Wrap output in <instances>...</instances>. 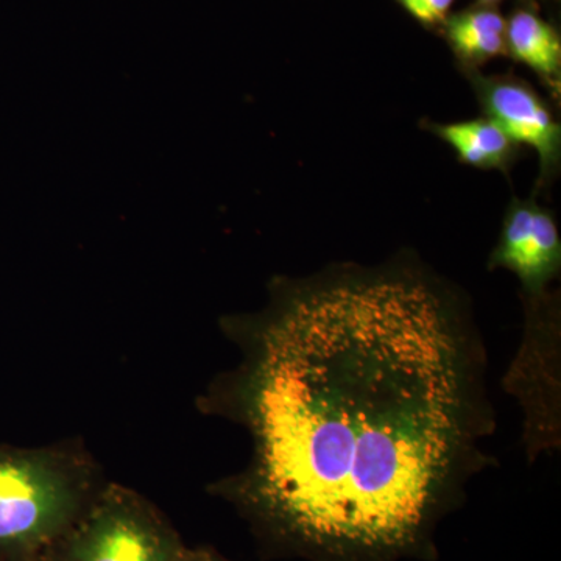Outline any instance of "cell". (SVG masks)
Instances as JSON below:
<instances>
[{
  "label": "cell",
  "mask_w": 561,
  "mask_h": 561,
  "mask_svg": "<svg viewBox=\"0 0 561 561\" xmlns=\"http://www.w3.org/2000/svg\"><path fill=\"white\" fill-rule=\"evenodd\" d=\"M481 98L486 117L512 144H524L537 151L542 169L559 161L560 125L529 87L518 81L486 80L481 83Z\"/></svg>",
  "instance_id": "5b68a950"
},
{
  "label": "cell",
  "mask_w": 561,
  "mask_h": 561,
  "mask_svg": "<svg viewBox=\"0 0 561 561\" xmlns=\"http://www.w3.org/2000/svg\"><path fill=\"white\" fill-rule=\"evenodd\" d=\"M398 2L424 24H437L446 20L454 0H398Z\"/></svg>",
  "instance_id": "9c48e42d"
},
{
  "label": "cell",
  "mask_w": 561,
  "mask_h": 561,
  "mask_svg": "<svg viewBox=\"0 0 561 561\" xmlns=\"http://www.w3.org/2000/svg\"><path fill=\"white\" fill-rule=\"evenodd\" d=\"M505 32L507 22L494 11H468L448 22L454 49L467 60L482 61L504 54Z\"/></svg>",
  "instance_id": "ba28073f"
},
{
  "label": "cell",
  "mask_w": 561,
  "mask_h": 561,
  "mask_svg": "<svg viewBox=\"0 0 561 561\" xmlns=\"http://www.w3.org/2000/svg\"><path fill=\"white\" fill-rule=\"evenodd\" d=\"M238 367L208 412L251 438L214 486L265 549L308 561H432L435 530L493 465L482 339L419 265H341L278 280L256 316L230 319Z\"/></svg>",
  "instance_id": "6da1fadb"
},
{
  "label": "cell",
  "mask_w": 561,
  "mask_h": 561,
  "mask_svg": "<svg viewBox=\"0 0 561 561\" xmlns=\"http://www.w3.org/2000/svg\"><path fill=\"white\" fill-rule=\"evenodd\" d=\"M485 2H493V0H485Z\"/></svg>",
  "instance_id": "8fae6325"
},
{
  "label": "cell",
  "mask_w": 561,
  "mask_h": 561,
  "mask_svg": "<svg viewBox=\"0 0 561 561\" xmlns=\"http://www.w3.org/2000/svg\"><path fill=\"white\" fill-rule=\"evenodd\" d=\"M172 524L130 489L103 485L46 561H181Z\"/></svg>",
  "instance_id": "3957f363"
},
{
  "label": "cell",
  "mask_w": 561,
  "mask_h": 561,
  "mask_svg": "<svg viewBox=\"0 0 561 561\" xmlns=\"http://www.w3.org/2000/svg\"><path fill=\"white\" fill-rule=\"evenodd\" d=\"M505 43L516 61L548 79L560 77L561 39L541 18L529 11L516 13L507 24Z\"/></svg>",
  "instance_id": "8992f818"
},
{
  "label": "cell",
  "mask_w": 561,
  "mask_h": 561,
  "mask_svg": "<svg viewBox=\"0 0 561 561\" xmlns=\"http://www.w3.org/2000/svg\"><path fill=\"white\" fill-rule=\"evenodd\" d=\"M437 131L457 151L461 161L476 168L504 164L513 146L512 140L489 117L442 125Z\"/></svg>",
  "instance_id": "52a82bcc"
},
{
  "label": "cell",
  "mask_w": 561,
  "mask_h": 561,
  "mask_svg": "<svg viewBox=\"0 0 561 561\" xmlns=\"http://www.w3.org/2000/svg\"><path fill=\"white\" fill-rule=\"evenodd\" d=\"M181 561H228L221 557L219 552L213 551L209 548L187 549L184 551L183 560Z\"/></svg>",
  "instance_id": "30bf717a"
},
{
  "label": "cell",
  "mask_w": 561,
  "mask_h": 561,
  "mask_svg": "<svg viewBox=\"0 0 561 561\" xmlns=\"http://www.w3.org/2000/svg\"><path fill=\"white\" fill-rule=\"evenodd\" d=\"M102 486L79 446L0 448V559L46 561Z\"/></svg>",
  "instance_id": "7a4b0ae2"
},
{
  "label": "cell",
  "mask_w": 561,
  "mask_h": 561,
  "mask_svg": "<svg viewBox=\"0 0 561 561\" xmlns=\"http://www.w3.org/2000/svg\"><path fill=\"white\" fill-rule=\"evenodd\" d=\"M490 267L515 273L527 297L546 294L561 267V238L551 214L530 202L515 203L505 217Z\"/></svg>",
  "instance_id": "277c9868"
}]
</instances>
